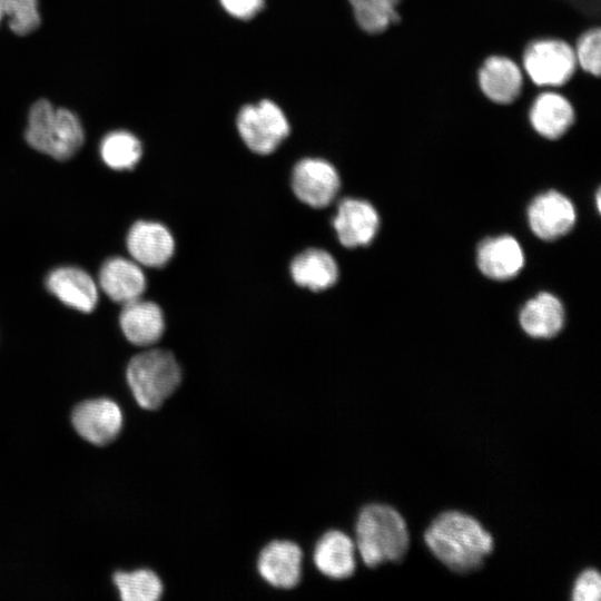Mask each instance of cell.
I'll use <instances>...</instances> for the list:
<instances>
[{
  "label": "cell",
  "mask_w": 601,
  "mask_h": 601,
  "mask_svg": "<svg viewBox=\"0 0 601 601\" xmlns=\"http://www.w3.org/2000/svg\"><path fill=\"white\" fill-rule=\"evenodd\" d=\"M424 543L444 566L461 574L481 568L494 549V539L483 524L457 510L439 513L425 529Z\"/></svg>",
  "instance_id": "6da1fadb"
},
{
  "label": "cell",
  "mask_w": 601,
  "mask_h": 601,
  "mask_svg": "<svg viewBox=\"0 0 601 601\" xmlns=\"http://www.w3.org/2000/svg\"><path fill=\"white\" fill-rule=\"evenodd\" d=\"M356 551L365 565L401 561L410 548V532L404 516L393 506L370 503L355 522Z\"/></svg>",
  "instance_id": "7a4b0ae2"
},
{
  "label": "cell",
  "mask_w": 601,
  "mask_h": 601,
  "mask_svg": "<svg viewBox=\"0 0 601 601\" xmlns=\"http://www.w3.org/2000/svg\"><path fill=\"white\" fill-rule=\"evenodd\" d=\"M24 136L33 149L58 160L72 157L85 139L77 116L68 109L53 108L46 99L31 106Z\"/></svg>",
  "instance_id": "3957f363"
},
{
  "label": "cell",
  "mask_w": 601,
  "mask_h": 601,
  "mask_svg": "<svg viewBox=\"0 0 601 601\" xmlns=\"http://www.w3.org/2000/svg\"><path fill=\"white\" fill-rule=\"evenodd\" d=\"M127 381L136 402L145 410H157L181 382V368L169 351L156 348L131 358Z\"/></svg>",
  "instance_id": "277c9868"
},
{
  "label": "cell",
  "mask_w": 601,
  "mask_h": 601,
  "mask_svg": "<svg viewBox=\"0 0 601 601\" xmlns=\"http://www.w3.org/2000/svg\"><path fill=\"white\" fill-rule=\"evenodd\" d=\"M521 67L525 77L542 88L562 87L578 70L573 45L556 37L529 41L522 51Z\"/></svg>",
  "instance_id": "5b68a950"
},
{
  "label": "cell",
  "mask_w": 601,
  "mask_h": 601,
  "mask_svg": "<svg viewBox=\"0 0 601 601\" xmlns=\"http://www.w3.org/2000/svg\"><path fill=\"white\" fill-rule=\"evenodd\" d=\"M236 124L245 145L258 155L273 152L289 134V124L283 110L266 99L244 106Z\"/></svg>",
  "instance_id": "8992f818"
},
{
  "label": "cell",
  "mask_w": 601,
  "mask_h": 601,
  "mask_svg": "<svg viewBox=\"0 0 601 601\" xmlns=\"http://www.w3.org/2000/svg\"><path fill=\"white\" fill-rule=\"evenodd\" d=\"M521 65L503 53L486 56L476 70V85L481 95L497 106L514 104L524 88Z\"/></svg>",
  "instance_id": "52a82bcc"
},
{
  "label": "cell",
  "mask_w": 601,
  "mask_h": 601,
  "mask_svg": "<svg viewBox=\"0 0 601 601\" xmlns=\"http://www.w3.org/2000/svg\"><path fill=\"white\" fill-rule=\"evenodd\" d=\"M296 197L306 205L322 208L332 203L339 189V176L324 159L305 158L296 164L292 175Z\"/></svg>",
  "instance_id": "ba28073f"
},
{
  "label": "cell",
  "mask_w": 601,
  "mask_h": 601,
  "mask_svg": "<svg viewBox=\"0 0 601 601\" xmlns=\"http://www.w3.org/2000/svg\"><path fill=\"white\" fill-rule=\"evenodd\" d=\"M71 420L81 437L101 446L112 442L119 434L122 413L114 401L97 398L76 406Z\"/></svg>",
  "instance_id": "9c48e42d"
},
{
  "label": "cell",
  "mask_w": 601,
  "mask_h": 601,
  "mask_svg": "<svg viewBox=\"0 0 601 601\" xmlns=\"http://www.w3.org/2000/svg\"><path fill=\"white\" fill-rule=\"evenodd\" d=\"M575 218L571 200L555 190L536 196L528 209L531 230L544 240H553L565 235L573 227Z\"/></svg>",
  "instance_id": "30bf717a"
},
{
  "label": "cell",
  "mask_w": 601,
  "mask_h": 601,
  "mask_svg": "<svg viewBox=\"0 0 601 601\" xmlns=\"http://www.w3.org/2000/svg\"><path fill=\"white\" fill-rule=\"evenodd\" d=\"M575 115L572 101L552 89L538 93L528 110L531 128L550 140L563 137L574 125Z\"/></svg>",
  "instance_id": "8fae6325"
},
{
  "label": "cell",
  "mask_w": 601,
  "mask_h": 601,
  "mask_svg": "<svg viewBox=\"0 0 601 601\" xmlns=\"http://www.w3.org/2000/svg\"><path fill=\"white\" fill-rule=\"evenodd\" d=\"M303 552L298 544L288 540H275L258 554L259 575L272 587L292 589L302 575Z\"/></svg>",
  "instance_id": "7c38bea8"
},
{
  "label": "cell",
  "mask_w": 601,
  "mask_h": 601,
  "mask_svg": "<svg viewBox=\"0 0 601 601\" xmlns=\"http://www.w3.org/2000/svg\"><path fill=\"white\" fill-rule=\"evenodd\" d=\"M333 226L341 244L354 248L373 240L378 230L380 217L368 201L346 198L337 207Z\"/></svg>",
  "instance_id": "4fadbf2b"
},
{
  "label": "cell",
  "mask_w": 601,
  "mask_h": 601,
  "mask_svg": "<svg viewBox=\"0 0 601 601\" xmlns=\"http://www.w3.org/2000/svg\"><path fill=\"white\" fill-rule=\"evenodd\" d=\"M127 248L136 263L160 267L171 258L175 242L164 225L140 220L134 224L128 233Z\"/></svg>",
  "instance_id": "5bb4252c"
},
{
  "label": "cell",
  "mask_w": 601,
  "mask_h": 601,
  "mask_svg": "<svg viewBox=\"0 0 601 601\" xmlns=\"http://www.w3.org/2000/svg\"><path fill=\"white\" fill-rule=\"evenodd\" d=\"M356 552L355 542L348 534L339 530H331L317 541L313 561L322 574L342 580L354 574Z\"/></svg>",
  "instance_id": "9a60e30c"
},
{
  "label": "cell",
  "mask_w": 601,
  "mask_h": 601,
  "mask_svg": "<svg viewBox=\"0 0 601 601\" xmlns=\"http://www.w3.org/2000/svg\"><path fill=\"white\" fill-rule=\"evenodd\" d=\"M476 262L483 275L495 280L516 276L524 265L519 242L509 235L487 238L477 248Z\"/></svg>",
  "instance_id": "2e32d148"
},
{
  "label": "cell",
  "mask_w": 601,
  "mask_h": 601,
  "mask_svg": "<svg viewBox=\"0 0 601 601\" xmlns=\"http://www.w3.org/2000/svg\"><path fill=\"white\" fill-rule=\"evenodd\" d=\"M48 289L63 304L83 313L91 312L98 300V289L91 276L78 267H59L47 278Z\"/></svg>",
  "instance_id": "e0dca14e"
},
{
  "label": "cell",
  "mask_w": 601,
  "mask_h": 601,
  "mask_svg": "<svg viewBox=\"0 0 601 601\" xmlns=\"http://www.w3.org/2000/svg\"><path fill=\"white\" fill-rule=\"evenodd\" d=\"M99 285L109 298L125 305L140 298L146 277L136 262L112 257L100 268Z\"/></svg>",
  "instance_id": "ac0fdd59"
},
{
  "label": "cell",
  "mask_w": 601,
  "mask_h": 601,
  "mask_svg": "<svg viewBox=\"0 0 601 601\" xmlns=\"http://www.w3.org/2000/svg\"><path fill=\"white\" fill-rule=\"evenodd\" d=\"M119 321L127 339L138 346L156 343L165 331L160 307L140 298L124 305Z\"/></svg>",
  "instance_id": "d6986e66"
},
{
  "label": "cell",
  "mask_w": 601,
  "mask_h": 601,
  "mask_svg": "<svg viewBox=\"0 0 601 601\" xmlns=\"http://www.w3.org/2000/svg\"><path fill=\"white\" fill-rule=\"evenodd\" d=\"M522 329L534 338L555 336L564 324V308L554 295L542 292L529 299L520 312Z\"/></svg>",
  "instance_id": "ffe728a7"
},
{
  "label": "cell",
  "mask_w": 601,
  "mask_h": 601,
  "mask_svg": "<svg viewBox=\"0 0 601 601\" xmlns=\"http://www.w3.org/2000/svg\"><path fill=\"white\" fill-rule=\"evenodd\" d=\"M290 274L297 285L317 292L326 289L336 283L338 268L329 253L311 248L302 252L293 259Z\"/></svg>",
  "instance_id": "44dd1931"
},
{
  "label": "cell",
  "mask_w": 601,
  "mask_h": 601,
  "mask_svg": "<svg viewBox=\"0 0 601 601\" xmlns=\"http://www.w3.org/2000/svg\"><path fill=\"white\" fill-rule=\"evenodd\" d=\"M403 0H348L359 29L368 35H381L401 22Z\"/></svg>",
  "instance_id": "7402d4cb"
},
{
  "label": "cell",
  "mask_w": 601,
  "mask_h": 601,
  "mask_svg": "<svg viewBox=\"0 0 601 601\" xmlns=\"http://www.w3.org/2000/svg\"><path fill=\"white\" fill-rule=\"evenodd\" d=\"M141 144L132 134L118 130L108 134L101 141L100 155L112 169H131L141 157Z\"/></svg>",
  "instance_id": "603a6c76"
},
{
  "label": "cell",
  "mask_w": 601,
  "mask_h": 601,
  "mask_svg": "<svg viewBox=\"0 0 601 601\" xmlns=\"http://www.w3.org/2000/svg\"><path fill=\"white\" fill-rule=\"evenodd\" d=\"M114 582L124 601H156L164 591L161 580L147 569L117 572Z\"/></svg>",
  "instance_id": "cb8c5ba5"
},
{
  "label": "cell",
  "mask_w": 601,
  "mask_h": 601,
  "mask_svg": "<svg viewBox=\"0 0 601 601\" xmlns=\"http://www.w3.org/2000/svg\"><path fill=\"white\" fill-rule=\"evenodd\" d=\"M578 69L599 78L601 72V30L598 26L582 31L574 46Z\"/></svg>",
  "instance_id": "d4e9b609"
},
{
  "label": "cell",
  "mask_w": 601,
  "mask_h": 601,
  "mask_svg": "<svg viewBox=\"0 0 601 601\" xmlns=\"http://www.w3.org/2000/svg\"><path fill=\"white\" fill-rule=\"evenodd\" d=\"M3 4L12 32L26 36L39 27L38 0H3Z\"/></svg>",
  "instance_id": "484cf974"
},
{
  "label": "cell",
  "mask_w": 601,
  "mask_h": 601,
  "mask_svg": "<svg viewBox=\"0 0 601 601\" xmlns=\"http://www.w3.org/2000/svg\"><path fill=\"white\" fill-rule=\"evenodd\" d=\"M601 598V575L593 568L584 569L574 580L571 589L572 601H599Z\"/></svg>",
  "instance_id": "4316f807"
},
{
  "label": "cell",
  "mask_w": 601,
  "mask_h": 601,
  "mask_svg": "<svg viewBox=\"0 0 601 601\" xmlns=\"http://www.w3.org/2000/svg\"><path fill=\"white\" fill-rule=\"evenodd\" d=\"M223 8L233 17L242 20L253 18L258 13L265 0H219Z\"/></svg>",
  "instance_id": "83f0119b"
},
{
  "label": "cell",
  "mask_w": 601,
  "mask_h": 601,
  "mask_svg": "<svg viewBox=\"0 0 601 601\" xmlns=\"http://www.w3.org/2000/svg\"><path fill=\"white\" fill-rule=\"evenodd\" d=\"M3 16H4V4H3V0H0V22Z\"/></svg>",
  "instance_id": "f1b7e54d"
}]
</instances>
